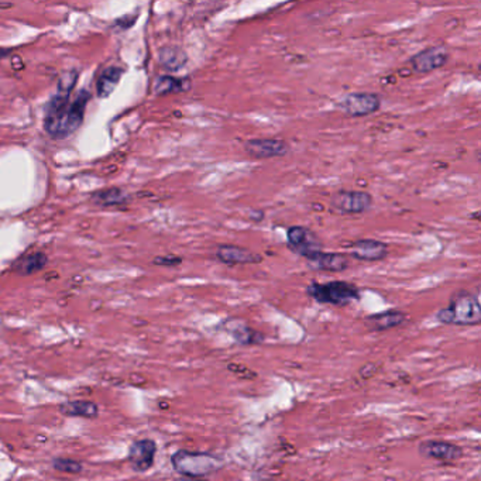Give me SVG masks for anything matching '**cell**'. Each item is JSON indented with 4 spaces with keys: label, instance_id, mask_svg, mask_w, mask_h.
I'll return each mask as SVG.
<instances>
[{
    "label": "cell",
    "instance_id": "6da1fadb",
    "mask_svg": "<svg viewBox=\"0 0 481 481\" xmlns=\"http://www.w3.org/2000/svg\"><path fill=\"white\" fill-rule=\"evenodd\" d=\"M436 319L443 324L474 326L481 320V308L475 295L467 291L456 292L450 303L436 313Z\"/></svg>",
    "mask_w": 481,
    "mask_h": 481
},
{
    "label": "cell",
    "instance_id": "7a4b0ae2",
    "mask_svg": "<svg viewBox=\"0 0 481 481\" xmlns=\"http://www.w3.org/2000/svg\"><path fill=\"white\" fill-rule=\"evenodd\" d=\"M172 467L188 478H200L221 468L223 461L219 456L206 451L178 450L171 457Z\"/></svg>",
    "mask_w": 481,
    "mask_h": 481
},
{
    "label": "cell",
    "instance_id": "3957f363",
    "mask_svg": "<svg viewBox=\"0 0 481 481\" xmlns=\"http://www.w3.org/2000/svg\"><path fill=\"white\" fill-rule=\"evenodd\" d=\"M306 293L317 303L346 306L360 298V289L347 281L310 282L306 286Z\"/></svg>",
    "mask_w": 481,
    "mask_h": 481
},
{
    "label": "cell",
    "instance_id": "277c9868",
    "mask_svg": "<svg viewBox=\"0 0 481 481\" xmlns=\"http://www.w3.org/2000/svg\"><path fill=\"white\" fill-rule=\"evenodd\" d=\"M286 243L292 252L313 260L323 250V243L319 236L306 226H291L286 230Z\"/></svg>",
    "mask_w": 481,
    "mask_h": 481
},
{
    "label": "cell",
    "instance_id": "5b68a950",
    "mask_svg": "<svg viewBox=\"0 0 481 481\" xmlns=\"http://www.w3.org/2000/svg\"><path fill=\"white\" fill-rule=\"evenodd\" d=\"M381 107V97L372 92H351L337 102V109L350 117H365Z\"/></svg>",
    "mask_w": 481,
    "mask_h": 481
},
{
    "label": "cell",
    "instance_id": "8992f818",
    "mask_svg": "<svg viewBox=\"0 0 481 481\" xmlns=\"http://www.w3.org/2000/svg\"><path fill=\"white\" fill-rule=\"evenodd\" d=\"M330 205L347 214H360L367 212L372 206V196L363 190H339L330 197Z\"/></svg>",
    "mask_w": 481,
    "mask_h": 481
},
{
    "label": "cell",
    "instance_id": "52a82bcc",
    "mask_svg": "<svg viewBox=\"0 0 481 481\" xmlns=\"http://www.w3.org/2000/svg\"><path fill=\"white\" fill-rule=\"evenodd\" d=\"M449 49L444 45H430L409 58V65L416 73H429L444 66L449 61Z\"/></svg>",
    "mask_w": 481,
    "mask_h": 481
},
{
    "label": "cell",
    "instance_id": "ba28073f",
    "mask_svg": "<svg viewBox=\"0 0 481 481\" xmlns=\"http://www.w3.org/2000/svg\"><path fill=\"white\" fill-rule=\"evenodd\" d=\"M243 147L244 151L255 159L278 158L289 152V144L281 138H251L247 140Z\"/></svg>",
    "mask_w": 481,
    "mask_h": 481
},
{
    "label": "cell",
    "instance_id": "9c48e42d",
    "mask_svg": "<svg viewBox=\"0 0 481 481\" xmlns=\"http://www.w3.org/2000/svg\"><path fill=\"white\" fill-rule=\"evenodd\" d=\"M418 451L425 458L442 463H451L463 456V449L460 446L444 440L420 442L418 446Z\"/></svg>",
    "mask_w": 481,
    "mask_h": 481
},
{
    "label": "cell",
    "instance_id": "30bf717a",
    "mask_svg": "<svg viewBox=\"0 0 481 481\" xmlns=\"http://www.w3.org/2000/svg\"><path fill=\"white\" fill-rule=\"evenodd\" d=\"M157 444L151 439H140L131 443L127 453V461L134 471L144 473L154 465Z\"/></svg>",
    "mask_w": 481,
    "mask_h": 481
},
{
    "label": "cell",
    "instance_id": "8fae6325",
    "mask_svg": "<svg viewBox=\"0 0 481 481\" xmlns=\"http://www.w3.org/2000/svg\"><path fill=\"white\" fill-rule=\"evenodd\" d=\"M388 245L375 238H360L355 243H353L350 255L358 261L365 262H375L381 261L388 255Z\"/></svg>",
    "mask_w": 481,
    "mask_h": 481
},
{
    "label": "cell",
    "instance_id": "7c38bea8",
    "mask_svg": "<svg viewBox=\"0 0 481 481\" xmlns=\"http://www.w3.org/2000/svg\"><path fill=\"white\" fill-rule=\"evenodd\" d=\"M216 258L227 265L240 264H258L262 261V255L251 251L245 247H238L233 244H221L216 250Z\"/></svg>",
    "mask_w": 481,
    "mask_h": 481
},
{
    "label": "cell",
    "instance_id": "4fadbf2b",
    "mask_svg": "<svg viewBox=\"0 0 481 481\" xmlns=\"http://www.w3.org/2000/svg\"><path fill=\"white\" fill-rule=\"evenodd\" d=\"M224 330L229 331L234 340L243 346H250V344H260L264 341V336L251 329L245 322L238 320V319H229L223 324Z\"/></svg>",
    "mask_w": 481,
    "mask_h": 481
},
{
    "label": "cell",
    "instance_id": "5bb4252c",
    "mask_svg": "<svg viewBox=\"0 0 481 481\" xmlns=\"http://www.w3.org/2000/svg\"><path fill=\"white\" fill-rule=\"evenodd\" d=\"M313 268L327 272H341L348 268L350 260L343 252H319L313 260L308 261Z\"/></svg>",
    "mask_w": 481,
    "mask_h": 481
},
{
    "label": "cell",
    "instance_id": "9a60e30c",
    "mask_svg": "<svg viewBox=\"0 0 481 481\" xmlns=\"http://www.w3.org/2000/svg\"><path fill=\"white\" fill-rule=\"evenodd\" d=\"M406 315L401 310H386L382 313L371 315L365 319V324L372 331H384L405 323Z\"/></svg>",
    "mask_w": 481,
    "mask_h": 481
},
{
    "label": "cell",
    "instance_id": "2e32d148",
    "mask_svg": "<svg viewBox=\"0 0 481 481\" xmlns=\"http://www.w3.org/2000/svg\"><path fill=\"white\" fill-rule=\"evenodd\" d=\"M158 61L164 69L169 72H176L186 65L188 55L185 54L182 48L171 45V47H164L159 49Z\"/></svg>",
    "mask_w": 481,
    "mask_h": 481
},
{
    "label": "cell",
    "instance_id": "e0dca14e",
    "mask_svg": "<svg viewBox=\"0 0 481 481\" xmlns=\"http://www.w3.org/2000/svg\"><path fill=\"white\" fill-rule=\"evenodd\" d=\"M59 412L71 418H96L99 413V406L92 401H66L59 405Z\"/></svg>",
    "mask_w": 481,
    "mask_h": 481
},
{
    "label": "cell",
    "instance_id": "ac0fdd59",
    "mask_svg": "<svg viewBox=\"0 0 481 481\" xmlns=\"http://www.w3.org/2000/svg\"><path fill=\"white\" fill-rule=\"evenodd\" d=\"M89 92L86 90H82L76 99L73 102H71V106H69V113H68V123H66V133L68 135H71L72 133H75L82 121H83V116H85V109H86V104L89 102Z\"/></svg>",
    "mask_w": 481,
    "mask_h": 481
},
{
    "label": "cell",
    "instance_id": "d6986e66",
    "mask_svg": "<svg viewBox=\"0 0 481 481\" xmlns=\"http://www.w3.org/2000/svg\"><path fill=\"white\" fill-rule=\"evenodd\" d=\"M192 86L189 78H173L169 75L158 76L154 82V92L157 95H168V93H181L188 92Z\"/></svg>",
    "mask_w": 481,
    "mask_h": 481
},
{
    "label": "cell",
    "instance_id": "ffe728a7",
    "mask_svg": "<svg viewBox=\"0 0 481 481\" xmlns=\"http://www.w3.org/2000/svg\"><path fill=\"white\" fill-rule=\"evenodd\" d=\"M121 75H123V69L117 66L106 68L97 79V85H96L97 95L100 97H107L116 89L117 83L120 82Z\"/></svg>",
    "mask_w": 481,
    "mask_h": 481
},
{
    "label": "cell",
    "instance_id": "44dd1931",
    "mask_svg": "<svg viewBox=\"0 0 481 481\" xmlns=\"http://www.w3.org/2000/svg\"><path fill=\"white\" fill-rule=\"evenodd\" d=\"M47 264V255L44 252H32V254H28L25 257H21L16 265H14V269L20 274H24V275H30V274H34L39 269H42Z\"/></svg>",
    "mask_w": 481,
    "mask_h": 481
},
{
    "label": "cell",
    "instance_id": "7402d4cb",
    "mask_svg": "<svg viewBox=\"0 0 481 481\" xmlns=\"http://www.w3.org/2000/svg\"><path fill=\"white\" fill-rule=\"evenodd\" d=\"M92 200L102 206H114V205L124 203L127 200V195L117 188H111V189H104V190H99L93 193Z\"/></svg>",
    "mask_w": 481,
    "mask_h": 481
},
{
    "label": "cell",
    "instance_id": "603a6c76",
    "mask_svg": "<svg viewBox=\"0 0 481 481\" xmlns=\"http://www.w3.org/2000/svg\"><path fill=\"white\" fill-rule=\"evenodd\" d=\"M52 467L58 471L69 473V474H78L82 471V464L76 460L72 458H63V457H56L52 460Z\"/></svg>",
    "mask_w": 481,
    "mask_h": 481
},
{
    "label": "cell",
    "instance_id": "cb8c5ba5",
    "mask_svg": "<svg viewBox=\"0 0 481 481\" xmlns=\"http://www.w3.org/2000/svg\"><path fill=\"white\" fill-rule=\"evenodd\" d=\"M182 258L181 257H175V255H166V257H157L154 260L155 264L158 265H166V267H172V265H178L181 264Z\"/></svg>",
    "mask_w": 481,
    "mask_h": 481
},
{
    "label": "cell",
    "instance_id": "d4e9b609",
    "mask_svg": "<svg viewBox=\"0 0 481 481\" xmlns=\"http://www.w3.org/2000/svg\"><path fill=\"white\" fill-rule=\"evenodd\" d=\"M6 54H8V49H1V48H0V58H4Z\"/></svg>",
    "mask_w": 481,
    "mask_h": 481
},
{
    "label": "cell",
    "instance_id": "484cf974",
    "mask_svg": "<svg viewBox=\"0 0 481 481\" xmlns=\"http://www.w3.org/2000/svg\"><path fill=\"white\" fill-rule=\"evenodd\" d=\"M176 481H205V480H193V478H181V480H176Z\"/></svg>",
    "mask_w": 481,
    "mask_h": 481
}]
</instances>
